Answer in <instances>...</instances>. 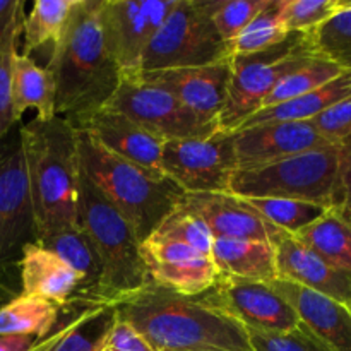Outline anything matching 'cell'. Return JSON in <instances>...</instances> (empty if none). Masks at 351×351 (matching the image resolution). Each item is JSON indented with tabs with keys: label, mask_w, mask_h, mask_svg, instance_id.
<instances>
[{
	"label": "cell",
	"mask_w": 351,
	"mask_h": 351,
	"mask_svg": "<svg viewBox=\"0 0 351 351\" xmlns=\"http://www.w3.org/2000/svg\"><path fill=\"white\" fill-rule=\"evenodd\" d=\"M36 242H40L48 250L57 254L64 263H67L81 276V288H79L77 295L72 302L93 305L95 295L99 288V281H101L103 267L91 242H89L88 235L82 232L79 223L74 226H69V228L50 233V235L43 237Z\"/></svg>",
	"instance_id": "cb8c5ba5"
},
{
	"label": "cell",
	"mask_w": 351,
	"mask_h": 351,
	"mask_svg": "<svg viewBox=\"0 0 351 351\" xmlns=\"http://www.w3.org/2000/svg\"><path fill=\"white\" fill-rule=\"evenodd\" d=\"M40 339L29 335L0 336V351H33Z\"/></svg>",
	"instance_id": "7bdbcfd3"
},
{
	"label": "cell",
	"mask_w": 351,
	"mask_h": 351,
	"mask_svg": "<svg viewBox=\"0 0 351 351\" xmlns=\"http://www.w3.org/2000/svg\"><path fill=\"white\" fill-rule=\"evenodd\" d=\"M269 0H219L213 21L219 36L230 47L233 40L263 12Z\"/></svg>",
	"instance_id": "d590c367"
},
{
	"label": "cell",
	"mask_w": 351,
	"mask_h": 351,
	"mask_svg": "<svg viewBox=\"0 0 351 351\" xmlns=\"http://www.w3.org/2000/svg\"><path fill=\"white\" fill-rule=\"evenodd\" d=\"M281 0H269L266 9L230 43V57L269 50L290 38L281 23Z\"/></svg>",
	"instance_id": "4dcf8cb0"
},
{
	"label": "cell",
	"mask_w": 351,
	"mask_h": 351,
	"mask_svg": "<svg viewBox=\"0 0 351 351\" xmlns=\"http://www.w3.org/2000/svg\"><path fill=\"white\" fill-rule=\"evenodd\" d=\"M151 283L184 297H201L219 280L209 256L175 240L151 235L139 247Z\"/></svg>",
	"instance_id": "5bb4252c"
},
{
	"label": "cell",
	"mask_w": 351,
	"mask_h": 351,
	"mask_svg": "<svg viewBox=\"0 0 351 351\" xmlns=\"http://www.w3.org/2000/svg\"><path fill=\"white\" fill-rule=\"evenodd\" d=\"M271 287L297 312L298 328L329 351H351V314L345 304L283 280L271 281Z\"/></svg>",
	"instance_id": "d6986e66"
},
{
	"label": "cell",
	"mask_w": 351,
	"mask_h": 351,
	"mask_svg": "<svg viewBox=\"0 0 351 351\" xmlns=\"http://www.w3.org/2000/svg\"><path fill=\"white\" fill-rule=\"evenodd\" d=\"M249 202L266 221L283 230L288 235H297L308 225L317 221L329 208L321 204L291 199H243Z\"/></svg>",
	"instance_id": "1f68e13d"
},
{
	"label": "cell",
	"mask_w": 351,
	"mask_h": 351,
	"mask_svg": "<svg viewBox=\"0 0 351 351\" xmlns=\"http://www.w3.org/2000/svg\"><path fill=\"white\" fill-rule=\"evenodd\" d=\"M99 351H154L149 343L125 321L117 317L108 335L105 336Z\"/></svg>",
	"instance_id": "ab89813d"
},
{
	"label": "cell",
	"mask_w": 351,
	"mask_h": 351,
	"mask_svg": "<svg viewBox=\"0 0 351 351\" xmlns=\"http://www.w3.org/2000/svg\"><path fill=\"white\" fill-rule=\"evenodd\" d=\"M115 311L117 317L132 326L154 351H252L247 329L204 295L184 297L149 281L117 304Z\"/></svg>",
	"instance_id": "6da1fadb"
},
{
	"label": "cell",
	"mask_w": 351,
	"mask_h": 351,
	"mask_svg": "<svg viewBox=\"0 0 351 351\" xmlns=\"http://www.w3.org/2000/svg\"><path fill=\"white\" fill-rule=\"evenodd\" d=\"M115 321L113 305H86L65 324L40 339L33 351H99Z\"/></svg>",
	"instance_id": "603a6c76"
},
{
	"label": "cell",
	"mask_w": 351,
	"mask_h": 351,
	"mask_svg": "<svg viewBox=\"0 0 351 351\" xmlns=\"http://www.w3.org/2000/svg\"><path fill=\"white\" fill-rule=\"evenodd\" d=\"M77 223L103 267L93 305L115 307L149 283L141 259V242L130 223L82 171L77 185Z\"/></svg>",
	"instance_id": "5b68a950"
},
{
	"label": "cell",
	"mask_w": 351,
	"mask_h": 351,
	"mask_svg": "<svg viewBox=\"0 0 351 351\" xmlns=\"http://www.w3.org/2000/svg\"><path fill=\"white\" fill-rule=\"evenodd\" d=\"M211 259L221 276L271 283L278 280L273 243L256 240L213 239Z\"/></svg>",
	"instance_id": "7402d4cb"
},
{
	"label": "cell",
	"mask_w": 351,
	"mask_h": 351,
	"mask_svg": "<svg viewBox=\"0 0 351 351\" xmlns=\"http://www.w3.org/2000/svg\"><path fill=\"white\" fill-rule=\"evenodd\" d=\"M12 110L19 122L29 108L36 110V119L51 120L55 110V81L47 67L38 65L29 55L17 51L12 67Z\"/></svg>",
	"instance_id": "d4e9b609"
},
{
	"label": "cell",
	"mask_w": 351,
	"mask_h": 351,
	"mask_svg": "<svg viewBox=\"0 0 351 351\" xmlns=\"http://www.w3.org/2000/svg\"><path fill=\"white\" fill-rule=\"evenodd\" d=\"M161 171L184 194H225L237 171L232 134L165 141Z\"/></svg>",
	"instance_id": "30bf717a"
},
{
	"label": "cell",
	"mask_w": 351,
	"mask_h": 351,
	"mask_svg": "<svg viewBox=\"0 0 351 351\" xmlns=\"http://www.w3.org/2000/svg\"><path fill=\"white\" fill-rule=\"evenodd\" d=\"M106 108L123 113L163 141L206 139L218 134L208 123L165 89L143 79H122Z\"/></svg>",
	"instance_id": "7c38bea8"
},
{
	"label": "cell",
	"mask_w": 351,
	"mask_h": 351,
	"mask_svg": "<svg viewBox=\"0 0 351 351\" xmlns=\"http://www.w3.org/2000/svg\"><path fill=\"white\" fill-rule=\"evenodd\" d=\"M343 144L237 170L230 194L240 199H291L332 208L339 204Z\"/></svg>",
	"instance_id": "8992f818"
},
{
	"label": "cell",
	"mask_w": 351,
	"mask_h": 351,
	"mask_svg": "<svg viewBox=\"0 0 351 351\" xmlns=\"http://www.w3.org/2000/svg\"><path fill=\"white\" fill-rule=\"evenodd\" d=\"M77 134L81 171L122 213L143 243L180 204L184 192L167 177L115 156L81 130Z\"/></svg>",
	"instance_id": "277c9868"
},
{
	"label": "cell",
	"mask_w": 351,
	"mask_h": 351,
	"mask_svg": "<svg viewBox=\"0 0 351 351\" xmlns=\"http://www.w3.org/2000/svg\"><path fill=\"white\" fill-rule=\"evenodd\" d=\"M204 297L252 331L291 332L300 324L293 307L271 283L219 276L218 283Z\"/></svg>",
	"instance_id": "4fadbf2b"
},
{
	"label": "cell",
	"mask_w": 351,
	"mask_h": 351,
	"mask_svg": "<svg viewBox=\"0 0 351 351\" xmlns=\"http://www.w3.org/2000/svg\"><path fill=\"white\" fill-rule=\"evenodd\" d=\"M23 34V27L12 31L0 47V141L17 125L12 110V67L17 55V43Z\"/></svg>",
	"instance_id": "8d00e7d4"
},
{
	"label": "cell",
	"mask_w": 351,
	"mask_h": 351,
	"mask_svg": "<svg viewBox=\"0 0 351 351\" xmlns=\"http://www.w3.org/2000/svg\"><path fill=\"white\" fill-rule=\"evenodd\" d=\"M24 2L21 0H0V47L12 31L24 26Z\"/></svg>",
	"instance_id": "60d3db41"
},
{
	"label": "cell",
	"mask_w": 351,
	"mask_h": 351,
	"mask_svg": "<svg viewBox=\"0 0 351 351\" xmlns=\"http://www.w3.org/2000/svg\"><path fill=\"white\" fill-rule=\"evenodd\" d=\"M351 98V69L339 72L336 77L314 89L308 95L300 96L281 105L266 106L254 113L242 127L257 125L267 122H295V120H312L326 110ZM240 127V129H242Z\"/></svg>",
	"instance_id": "484cf974"
},
{
	"label": "cell",
	"mask_w": 351,
	"mask_h": 351,
	"mask_svg": "<svg viewBox=\"0 0 351 351\" xmlns=\"http://www.w3.org/2000/svg\"><path fill=\"white\" fill-rule=\"evenodd\" d=\"M75 3L77 0H36L24 19L23 55L31 57V51L53 45L64 33Z\"/></svg>",
	"instance_id": "f1b7e54d"
},
{
	"label": "cell",
	"mask_w": 351,
	"mask_h": 351,
	"mask_svg": "<svg viewBox=\"0 0 351 351\" xmlns=\"http://www.w3.org/2000/svg\"><path fill=\"white\" fill-rule=\"evenodd\" d=\"M230 74L232 67L228 58L225 62L201 67L144 72L141 74V79L170 93L204 122L218 125L219 113L225 105Z\"/></svg>",
	"instance_id": "2e32d148"
},
{
	"label": "cell",
	"mask_w": 351,
	"mask_h": 351,
	"mask_svg": "<svg viewBox=\"0 0 351 351\" xmlns=\"http://www.w3.org/2000/svg\"><path fill=\"white\" fill-rule=\"evenodd\" d=\"M343 144L341 175H339V204L351 213V137Z\"/></svg>",
	"instance_id": "b9f144b4"
},
{
	"label": "cell",
	"mask_w": 351,
	"mask_h": 351,
	"mask_svg": "<svg viewBox=\"0 0 351 351\" xmlns=\"http://www.w3.org/2000/svg\"><path fill=\"white\" fill-rule=\"evenodd\" d=\"M21 271V295L38 297L58 307L71 304L81 288V276L40 242L27 243L17 263Z\"/></svg>",
	"instance_id": "44dd1931"
},
{
	"label": "cell",
	"mask_w": 351,
	"mask_h": 351,
	"mask_svg": "<svg viewBox=\"0 0 351 351\" xmlns=\"http://www.w3.org/2000/svg\"><path fill=\"white\" fill-rule=\"evenodd\" d=\"M218 3L219 0H178L144 53L143 74L228 60L230 48L213 21Z\"/></svg>",
	"instance_id": "ba28073f"
},
{
	"label": "cell",
	"mask_w": 351,
	"mask_h": 351,
	"mask_svg": "<svg viewBox=\"0 0 351 351\" xmlns=\"http://www.w3.org/2000/svg\"><path fill=\"white\" fill-rule=\"evenodd\" d=\"M77 130L88 134L99 146L108 149L115 156L130 161L158 177H165L161 171V153H163L165 141L123 113L103 108L84 120Z\"/></svg>",
	"instance_id": "ac0fdd59"
},
{
	"label": "cell",
	"mask_w": 351,
	"mask_h": 351,
	"mask_svg": "<svg viewBox=\"0 0 351 351\" xmlns=\"http://www.w3.org/2000/svg\"><path fill=\"white\" fill-rule=\"evenodd\" d=\"M180 204L206 223L213 239L256 240L276 243L285 235L263 218L252 206L237 195L225 194H184Z\"/></svg>",
	"instance_id": "e0dca14e"
},
{
	"label": "cell",
	"mask_w": 351,
	"mask_h": 351,
	"mask_svg": "<svg viewBox=\"0 0 351 351\" xmlns=\"http://www.w3.org/2000/svg\"><path fill=\"white\" fill-rule=\"evenodd\" d=\"M339 72H341V69L338 65L331 64L326 58L315 57L307 65H304L302 69H298V71L291 72L287 77L281 79L274 86L273 91L267 95L263 108L281 105V103L291 101V99H297L300 96L308 95L311 91H314V89L321 88L322 84L331 81L332 77H336Z\"/></svg>",
	"instance_id": "d6a6232c"
},
{
	"label": "cell",
	"mask_w": 351,
	"mask_h": 351,
	"mask_svg": "<svg viewBox=\"0 0 351 351\" xmlns=\"http://www.w3.org/2000/svg\"><path fill=\"white\" fill-rule=\"evenodd\" d=\"M274 250L278 280L317 291L339 304H348L351 298L350 273L332 266L297 237L288 233L274 243Z\"/></svg>",
	"instance_id": "ffe728a7"
},
{
	"label": "cell",
	"mask_w": 351,
	"mask_h": 351,
	"mask_svg": "<svg viewBox=\"0 0 351 351\" xmlns=\"http://www.w3.org/2000/svg\"><path fill=\"white\" fill-rule=\"evenodd\" d=\"M98 10L99 0H77L64 33L51 45L47 67L55 81L57 117L75 129L106 108L122 82L103 41Z\"/></svg>",
	"instance_id": "7a4b0ae2"
},
{
	"label": "cell",
	"mask_w": 351,
	"mask_h": 351,
	"mask_svg": "<svg viewBox=\"0 0 351 351\" xmlns=\"http://www.w3.org/2000/svg\"><path fill=\"white\" fill-rule=\"evenodd\" d=\"M36 240L77 225V129L69 120L33 119L19 125Z\"/></svg>",
	"instance_id": "3957f363"
},
{
	"label": "cell",
	"mask_w": 351,
	"mask_h": 351,
	"mask_svg": "<svg viewBox=\"0 0 351 351\" xmlns=\"http://www.w3.org/2000/svg\"><path fill=\"white\" fill-rule=\"evenodd\" d=\"M36 242V223L27 184L19 125L0 141V276Z\"/></svg>",
	"instance_id": "8fae6325"
},
{
	"label": "cell",
	"mask_w": 351,
	"mask_h": 351,
	"mask_svg": "<svg viewBox=\"0 0 351 351\" xmlns=\"http://www.w3.org/2000/svg\"><path fill=\"white\" fill-rule=\"evenodd\" d=\"M293 237L332 266L351 274V213L348 209L332 206L317 221Z\"/></svg>",
	"instance_id": "4316f807"
},
{
	"label": "cell",
	"mask_w": 351,
	"mask_h": 351,
	"mask_svg": "<svg viewBox=\"0 0 351 351\" xmlns=\"http://www.w3.org/2000/svg\"><path fill=\"white\" fill-rule=\"evenodd\" d=\"M317 55L311 50L305 34H290L287 41L250 55L230 57L228 89L218 119V130L232 134L263 108L274 86L298 71Z\"/></svg>",
	"instance_id": "52a82bcc"
},
{
	"label": "cell",
	"mask_w": 351,
	"mask_h": 351,
	"mask_svg": "<svg viewBox=\"0 0 351 351\" xmlns=\"http://www.w3.org/2000/svg\"><path fill=\"white\" fill-rule=\"evenodd\" d=\"M153 235L163 237V239L175 240V242L185 243V245L192 247V249L199 250V252L206 254L211 257V247H213V235L206 223L202 221L199 216L189 211L182 204H178L170 215L165 218L156 228Z\"/></svg>",
	"instance_id": "836d02e7"
},
{
	"label": "cell",
	"mask_w": 351,
	"mask_h": 351,
	"mask_svg": "<svg viewBox=\"0 0 351 351\" xmlns=\"http://www.w3.org/2000/svg\"><path fill=\"white\" fill-rule=\"evenodd\" d=\"M252 351H329L304 329L291 332H259L247 329Z\"/></svg>",
	"instance_id": "74e56055"
},
{
	"label": "cell",
	"mask_w": 351,
	"mask_h": 351,
	"mask_svg": "<svg viewBox=\"0 0 351 351\" xmlns=\"http://www.w3.org/2000/svg\"><path fill=\"white\" fill-rule=\"evenodd\" d=\"M237 170L264 167L295 154L332 146L317 132L311 120L267 122L232 132Z\"/></svg>",
	"instance_id": "9a60e30c"
},
{
	"label": "cell",
	"mask_w": 351,
	"mask_h": 351,
	"mask_svg": "<svg viewBox=\"0 0 351 351\" xmlns=\"http://www.w3.org/2000/svg\"><path fill=\"white\" fill-rule=\"evenodd\" d=\"M346 307H348V311H350V314H351V298H350L348 304H346Z\"/></svg>",
	"instance_id": "f6af8a7d"
},
{
	"label": "cell",
	"mask_w": 351,
	"mask_h": 351,
	"mask_svg": "<svg viewBox=\"0 0 351 351\" xmlns=\"http://www.w3.org/2000/svg\"><path fill=\"white\" fill-rule=\"evenodd\" d=\"M305 38L317 57L338 65L341 71L351 69V2L339 0L338 12Z\"/></svg>",
	"instance_id": "f546056e"
},
{
	"label": "cell",
	"mask_w": 351,
	"mask_h": 351,
	"mask_svg": "<svg viewBox=\"0 0 351 351\" xmlns=\"http://www.w3.org/2000/svg\"><path fill=\"white\" fill-rule=\"evenodd\" d=\"M324 139L332 144L345 143L351 137V98L326 110L311 120Z\"/></svg>",
	"instance_id": "f35d334b"
},
{
	"label": "cell",
	"mask_w": 351,
	"mask_h": 351,
	"mask_svg": "<svg viewBox=\"0 0 351 351\" xmlns=\"http://www.w3.org/2000/svg\"><path fill=\"white\" fill-rule=\"evenodd\" d=\"M339 0H281V23L290 34H308L335 16Z\"/></svg>",
	"instance_id": "e575fe53"
},
{
	"label": "cell",
	"mask_w": 351,
	"mask_h": 351,
	"mask_svg": "<svg viewBox=\"0 0 351 351\" xmlns=\"http://www.w3.org/2000/svg\"><path fill=\"white\" fill-rule=\"evenodd\" d=\"M178 351H223V350H215V348H195V350H178Z\"/></svg>",
	"instance_id": "ee69618b"
},
{
	"label": "cell",
	"mask_w": 351,
	"mask_h": 351,
	"mask_svg": "<svg viewBox=\"0 0 351 351\" xmlns=\"http://www.w3.org/2000/svg\"><path fill=\"white\" fill-rule=\"evenodd\" d=\"M178 0H99L98 19L110 57L122 79H139L143 58Z\"/></svg>",
	"instance_id": "9c48e42d"
},
{
	"label": "cell",
	"mask_w": 351,
	"mask_h": 351,
	"mask_svg": "<svg viewBox=\"0 0 351 351\" xmlns=\"http://www.w3.org/2000/svg\"><path fill=\"white\" fill-rule=\"evenodd\" d=\"M60 307L38 297L12 298L0 307V336L29 335L43 339L55 329Z\"/></svg>",
	"instance_id": "83f0119b"
}]
</instances>
